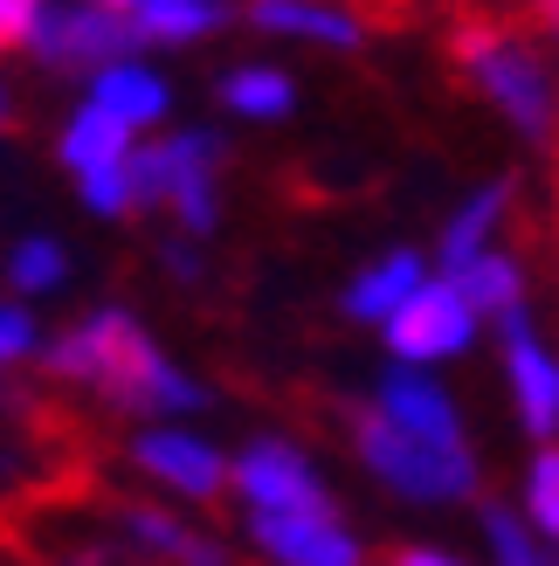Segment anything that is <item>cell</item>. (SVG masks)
I'll return each mask as SVG.
<instances>
[{"instance_id":"obj_1","label":"cell","mask_w":559,"mask_h":566,"mask_svg":"<svg viewBox=\"0 0 559 566\" xmlns=\"http://www.w3.org/2000/svg\"><path fill=\"white\" fill-rule=\"evenodd\" d=\"M49 374L55 380H76V387H97L110 408L125 415H180V408H201V387H187L173 366L152 353V338L138 332L131 318L104 311L83 332H70L63 346L49 353Z\"/></svg>"},{"instance_id":"obj_2","label":"cell","mask_w":559,"mask_h":566,"mask_svg":"<svg viewBox=\"0 0 559 566\" xmlns=\"http://www.w3.org/2000/svg\"><path fill=\"white\" fill-rule=\"evenodd\" d=\"M339 421H346V436H352V449H359V463H367L373 476H387L401 497L435 504V497H470V491H477V470H470L463 442H429V436H414V429H401V421L387 415L380 401H346Z\"/></svg>"},{"instance_id":"obj_3","label":"cell","mask_w":559,"mask_h":566,"mask_svg":"<svg viewBox=\"0 0 559 566\" xmlns=\"http://www.w3.org/2000/svg\"><path fill=\"white\" fill-rule=\"evenodd\" d=\"M28 42H35V55H49L55 70H104V63H118L138 35H131L125 14L97 8V0H42Z\"/></svg>"},{"instance_id":"obj_4","label":"cell","mask_w":559,"mask_h":566,"mask_svg":"<svg viewBox=\"0 0 559 566\" xmlns=\"http://www.w3.org/2000/svg\"><path fill=\"white\" fill-rule=\"evenodd\" d=\"M470 325H477V311H470V297L456 291V276H422L414 291L387 311V346H394L401 359H450L470 346Z\"/></svg>"},{"instance_id":"obj_5","label":"cell","mask_w":559,"mask_h":566,"mask_svg":"<svg viewBox=\"0 0 559 566\" xmlns=\"http://www.w3.org/2000/svg\"><path fill=\"white\" fill-rule=\"evenodd\" d=\"M235 491L256 504V512H331V497L312 470H304L297 449L284 442H256L249 457L235 463Z\"/></svg>"},{"instance_id":"obj_6","label":"cell","mask_w":559,"mask_h":566,"mask_svg":"<svg viewBox=\"0 0 559 566\" xmlns=\"http://www.w3.org/2000/svg\"><path fill=\"white\" fill-rule=\"evenodd\" d=\"M138 457V470L146 476H159L166 491H180V497H201V504H214L221 491L235 484V470L214 457L208 442H193V436H146L131 449Z\"/></svg>"},{"instance_id":"obj_7","label":"cell","mask_w":559,"mask_h":566,"mask_svg":"<svg viewBox=\"0 0 559 566\" xmlns=\"http://www.w3.org/2000/svg\"><path fill=\"white\" fill-rule=\"evenodd\" d=\"M505 366H511V387H518V415L539 442L559 436V366L539 353V338L525 332L518 311H505Z\"/></svg>"},{"instance_id":"obj_8","label":"cell","mask_w":559,"mask_h":566,"mask_svg":"<svg viewBox=\"0 0 559 566\" xmlns=\"http://www.w3.org/2000/svg\"><path fill=\"white\" fill-rule=\"evenodd\" d=\"M256 539L297 566H352V539L331 512H256Z\"/></svg>"},{"instance_id":"obj_9","label":"cell","mask_w":559,"mask_h":566,"mask_svg":"<svg viewBox=\"0 0 559 566\" xmlns=\"http://www.w3.org/2000/svg\"><path fill=\"white\" fill-rule=\"evenodd\" d=\"M125 153H131V125L118 118V111H104V104L76 111L70 132H63V159L76 166V180H83V174H97V166H118Z\"/></svg>"},{"instance_id":"obj_10","label":"cell","mask_w":559,"mask_h":566,"mask_svg":"<svg viewBox=\"0 0 559 566\" xmlns=\"http://www.w3.org/2000/svg\"><path fill=\"white\" fill-rule=\"evenodd\" d=\"M249 21L276 28V35H312V42H352L359 21L346 8H312V0H249Z\"/></svg>"},{"instance_id":"obj_11","label":"cell","mask_w":559,"mask_h":566,"mask_svg":"<svg viewBox=\"0 0 559 566\" xmlns=\"http://www.w3.org/2000/svg\"><path fill=\"white\" fill-rule=\"evenodd\" d=\"M380 408L394 415L401 429L429 436V442H463V429H456V408L442 401V394H435L429 380H387V387H380Z\"/></svg>"},{"instance_id":"obj_12","label":"cell","mask_w":559,"mask_h":566,"mask_svg":"<svg viewBox=\"0 0 559 566\" xmlns=\"http://www.w3.org/2000/svg\"><path fill=\"white\" fill-rule=\"evenodd\" d=\"M450 276H456V291L470 297V311L477 318H505V311H518V263L511 256H463V263H450Z\"/></svg>"},{"instance_id":"obj_13","label":"cell","mask_w":559,"mask_h":566,"mask_svg":"<svg viewBox=\"0 0 559 566\" xmlns=\"http://www.w3.org/2000/svg\"><path fill=\"white\" fill-rule=\"evenodd\" d=\"M229 14L221 0H138L131 8V35L138 42H193Z\"/></svg>"},{"instance_id":"obj_14","label":"cell","mask_w":559,"mask_h":566,"mask_svg":"<svg viewBox=\"0 0 559 566\" xmlns=\"http://www.w3.org/2000/svg\"><path fill=\"white\" fill-rule=\"evenodd\" d=\"M97 104H104V111H118L125 125H159V111H166V83L146 76V70H131V63H104V70H97Z\"/></svg>"},{"instance_id":"obj_15","label":"cell","mask_w":559,"mask_h":566,"mask_svg":"<svg viewBox=\"0 0 559 566\" xmlns=\"http://www.w3.org/2000/svg\"><path fill=\"white\" fill-rule=\"evenodd\" d=\"M414 283H422V263H414L408 249H401V256H387V263H373L367 276L352 283V297H346V311H352V318H380V325H387V311H394V304H401V297L414 291Z\"/></svg>"},{"instance_id":"obj_16","label":"cell","mask_w":559,"mask_h":566,"mask_svg":"<svg viewBox=\"0 0 559 566\" xmlns=\"http://www.w3.org/2000/svg\"><path fill=\"white\" fill-rule=\"evenodd\" d=\"M511 208V180H497V187H484L477 193V201H470L456 221H450V235H442V256H450V263H463V256H477V249H484V235L497 229V214H505Z\"/></svg>"},{"instance_id":"obj_17","label":"cell","mask_w":559,"mask_h":566,"mask_svg":"<svg viewBox=\"0 0 559 566\" xmlns=\"http://www.w3.org/2000/svg\"><path fill=\"white\" fill-rule=\"evenodd\" d=\"M221 104L249 111V118H276V111H291V76H276V70H235L229 83H221Z\"/></svg>"},{"instance_id":"obj_18","label":"cell","mask_w":559,"mask_h":566,"mask_svg":"<svg viewBox=\"0 0 559 566\" xmlns=\"http://www.w3.org/2000/svg\"><path fill=\"white\" fill-rule=\"evenodd\" d=\"M532 525L546 532V539H559V449H539V463H532Z\"/></svg>"},{"instance_id":"obj_19","label":"cell","mask_w":559,"mask_h":566,"mask_svg":"<svg viewBox=\"0 0 559 566\" xmlns=\"http://www.w3.org/2000/svg\"><path fill=\"white\" fill-rule=\"evenodd\" d=\"M55 276H63V249L55 242H21L14 249V283L21 291H49Z\"/></svg>"},{"instance_id":"obj_20","label":"cell","mask_w":559,"mask_h":566,"mask_svg":"<svg viewBox=\"0 0 559 566\" xmlns=\"http://www.w3.org/2000/svg\"><path fill=\"white\" fill-rule=\"evenodd\" d=\"M484 525H491V546H497V559H518V566H532V559H546L539 546H532V532H525L511 512H497V504H484Z\"/></svg>"},{"instance_id":"obj_21","label":"cell","mask_w":559,"mask_h":566,"mask_svg":"<svg viewBox=\"0 0 559 566\" xmlns=\"http://www.w3.org/2000/svg\"><path fill=\"white\" fill-rule=\"evenodd\" d=\"M35 14H42V0H0V49H21L35 35Z\"/></svg>"},{"instance_id":"obj_22","label":"cell","mask_w":559,"mask_h":566,"mask_svg":"<svg viewBox=\"0 0 559 566\" xmlns=\"http://www.w3.org/2000/svg\"><path fill=\"white\" fill-rule=\"evenodd\" d=\"M505 14L525 28V35L539 28V35H552V42H559V0H505Z\"/></svg>"},{"instance_id":"obj_23","label":"cell","mask_w":559,"mask_h":566,"mask_svg":"<svg viewBox=\"0 0 559 566\" xmlns=\"http://www.w3.org/2000/svg\"><path fill=\"white\" fill-rule=\"evenodd\" d=\"M28 332H35V325H28L21 311H0V359H21L28 353Z\"/></svg>"},{"instance_id":"obj_24","label":"cell","mask_w":559,"mask_h":566,"mask_svg":"<svg viewBox=\"0 0 559 566\" xmlns=\"http://www.w3.org/2000/svg\"><path fill=\"white\" fill-rule=\"evenodd\" d=\"M97 8H110V14H131V8H138V0H97Z\"/></svg>"},{"instance_id":"obj_25","label":"cell","mask_w":559,"mask_h":566,"mask_svg":"<svg viewBox=\"0 0 559 566\" xmlns=\"http://www.w3.org/2000/svg\"><path fill=\"white\" fill-rule=\"evenodd\" d=\"M0 118H8V111H0Z\"/></svg>"}]
</instances>
